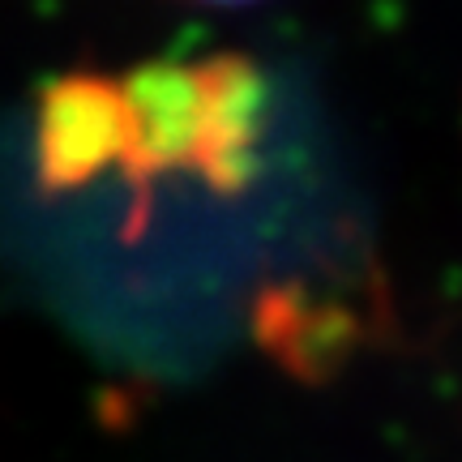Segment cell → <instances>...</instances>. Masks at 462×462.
<instances>
[{
  "label": "cell",
  "mask_w": 462,
  "mask_h": 462,
  "mask_svg": "<svg viewBox=\"0 0 462 462\" xmlns=\"http://www.w3.org/2000/svg\"><path fill=\"white\" fill-rule=\"evenodd\" d=\"M125 103V180L146 198L159 176H193L236 189L262 133V78L236 60H167L120 78Z\"/></svg>",
  "instance_id": "cell-1"
},
{
  "label": "cell",
  "mask_w": 462,
  "mask_h": 462,
  "mask_svg": "<svg viewBox=\"0 0 462 462\" xmlns=\"http://www.w3.org/2000/svg\"><path fill=\"white\" fill-rule=\"evenodd\" d=\"M107 171H125L120 82L95 73L60 78L39 107V180L48 189H82Z\"/></svg>",
  "instance_id": "cell-2"
},
{
  "label": "cell",
  "mask_w": 462,
  "mask_h": 462,
  "mask_svg": "<svg viewBox=\"0 0 462 462\" xmlns=\"http://www.w3.org/2000/svg\"><path fill=\"white\" fill-rule=\"evenodd\" d=\"M193 5H253V0H193Z\"/></svg>",
  "instance_id": "cell-3"
}]
</instances>
